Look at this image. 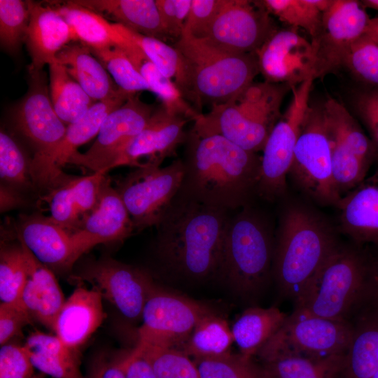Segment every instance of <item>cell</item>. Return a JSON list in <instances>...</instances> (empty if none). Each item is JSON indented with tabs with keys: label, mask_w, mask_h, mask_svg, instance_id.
I'll list each match as a JSON object with an SVG mask.
<instances>
[{
	"label": "cell",
	"mask_w": 378,
	"mask_h": 378,
	"mask_svg": "<svg viewBox=\"0 0 378 378\" xmlns=\"http://www.w3.org/2000/svg\"><path fill=\"white\" fill-rule=\"evenodd\" d=\"M27 1L30 14L24 43L31 57L28 69L38 71L57 62L58 53L76 38L53 6Z\"/></svg>",
	"instance_id": "24"
},
{
	"label": "cell",
	"mask_w": 378,
	"mask_h": 378,
	"mask_svg": "<svg viewBox=\"0 0 378 378\" xmlns=\"http://www.w3.org/2000/svg\"><path fill=\"white\" fill-rule=\"evenodd\" d=\"M155 110L153 105L139 98V94L133 95L106 116L90 148L85 153L76 152L68 164L93 172H109L122 148L144 130Z\"/></svg>",
	"instance_id": "15"
},
{
	"label": "cell",
	"mask_w": 378,
	"mask_h": 378,
	"mask_svg": "<svg viewBox=\"0 0 378 378\" xmlns=\"http://www.w3.org/2000/svg\"><path fill=\"white\" fill-rule=\"evenodd\" d=\"M276 29L260 1L225 0L202 38L233 53H255Z\"/></svg>",
	"instance_id": "16"
},
{
	"label": "cell",
	"mask_w": 378,
	"mask_h": 378,
	"mask_svg": "<svg viewBox=\"0 0 378 378\" xmlns=\"http://www.w3.org/2000/svg\"><path fill=\"white\" fill-rule=\"evenodd\" d=\"M122 366L125 378H158L151 363L137 344L123 355Z\"/></svg>",
	"instance_id": "54"
},
{
	"label": "cell",
	"mask_w": 378,
	"mask_h": 378,
	"mask_svg": "<svg viewBox=\"0 0 378 378\" xmlns=\"http://www.w3.org/2000/svg\"><path fill=\"white\" fill-rule=\"evenodd\" d=\"M123 355L112 356L101 354L90 363L84 378H125L122 366Z\"/></svg>",
	"instance_id": "53"
},
{
	"label": "cell",
	"mask_w": 378,
	"mask_h": 378,
	"mask_svg": "<svg viewBox=\"0 0 378 378\" xmlns=\"http://www.w3.org/2000/svg\"><path fill=\"white\" fill-rule=\"evenodd\" d=\"M122 48L148 84L150 91L157 95L162 102V106L168 113L193 121L201 114L185 99L176 85L159 71L135 43Z\"/></svg>",
	"instance_id": "36"
},
{
	"label": "cell",
	"mask_w": 378,
	"mask_h": 378,
	"mask_svg": "<svg viewBox=\"0 0 378 378\" xmlns=\"http://www.w3.org/2000/svg\"><path fill=\"white\" fill-rule=\"evenodd\" d=\"M92 52L110 73L118 87L123 91L136 94L140 91L150 90L148 84L121 47Z\"/></svg>",
	"instance_id": "44"
},
{
	"label": "cell",
	"mask_w": 378,
	"mask_h": 378,
	"mask_svg": "<svg viewBox=\"0 0 378 378\" xmlns=\"http://www.w3.org/2000/svg\"><path fill=\"white\" fill-rule=\"evenodd\" d=\"M370 19L360 1H332L323 15L318 34L311 41L317 58V78L344 66L351 46L365 34Z\"/></svg>",
	"instance_id": "17"
},
{
	"label": "cell",
	"mask_w": 378,
	"mask_h": 378,
	"mask_svg": "<svg viewBox=\"0 0 378 378\" xmlns=\"http://www.w3.org/2000/svg\"><path fill=\"white\" fill-rule=\"evenodd\" d=\"M178 194L227 211L251 204L257 196L261 157L219 135L188 132Z\"/></svg>",
	"instance_id": "1"
},
{
	"label": "cell",
	"mask_w": 378,
	"mask_h": 378,
	"mask_svg": "<svg viewBox=\"0 0 378 378\" xmlns=\"http://www.w3.org/2000/svg\"><path fill=\"white\" fill-rule=\"evenodd\" d=\"M370 246L372 250L368 249V266L365 288L353 316L359 313L378 314V245Z\"/></svg>",
	"instance_id": "52"
},
{
	"label": "cell",
	"mask_w": 378,
	"mask_h": 378,
	"mask_svg": "<svg viewBox=\"0 0 378 378\" xmlns=\"http://www.w3.org/2000/svg\"><path fill=\"white\" fill-rule=\"evenodd\" d=\"M336 228L312 205L290 200L274 235L272 278L281 295L293 301L340 244Z\"/></svg>",
	"instance_id": "3"
},
{
	"label": "cell",
	"mask_w": 378,
	"mask_h": 378,
	"mask_svg": "<svg viewBox=\"0 0 378 378\" xmlns=\"http://www.w3.org/2000/svg\"><path fill=\"white\" fill-rule=\"evenodd\" d=\"M194 362L200 378H262L258 365L240 354L195 358Z\"/></svg>",
	"instance_id": "45"
},
{
	"label": "cell",
	"mask_w": 378,
	"mask_h": 378,
	"mask_svg": "<svg viewBox=\"0 0 378 378\" xmlns=\"http://www.w3.org/2000/svg\"><path fill=\"white\" fill-rule=\"evenodd\" d=\"M34 378H46V374L39 372L34 375Z\"/></svg>",
	"instance_id": "58"
},
{
	"label": "cell",
	"mask_w": 378,
	"mask_h": 378,
	"mask_svg": "<svg viewBox=\"0 0 378 378\" xmlns=\"http://www.w3.org/2000/svg\"><path fill=\"white\" fill-rule=\"evenodd\" d=\"M351 322L354 332L342 378H371L378 370V314L359 313Z\"/></svg>",
	"instance_id": "32"
},
{
	"label": "cell",
	"mask_w": 378,
	"mask_h": 378,
	"mask_svg": "<svg viewBox=\"0 0 378 378\" xmlns=\"http://www.w3.org/2000/svg\"><path fill=\"white\" fill-rule=\"evenodd\" d=\"M364 7L378 10V0H364L361 1Z\"/></svg>",
	"instance_id": "57"
},
{
	"label": "cell",
	"mask_w": 378,
	"mask_h": 378,
	"mask_svg": "<svg viewBox=\"0 0 378 378\" xmlns=\"http://www.w3.org/2000/svg\"><path fill=\"white\" fill-rule=\"evenodd\" d=\"M34 367L52 378H84L79 351L67 346L55 335L34 331L24 344Z\"/></svg>",
	"instance_id": "31"
},
{
	"label": "cell",
	"mask_w": 378,
	"mask_h": 378,
	"mask_svg": "<svg viewBox=\"0 0 378 378\" xmlns=\"http://www.w3.org/2000/svg\"><path fill=\"white\" fill-rule=\"evenodd\" d=\"M229 211L178 194L156 225L157 256L177 278L200 281L218 276Z\"/></svg>",
	"instance_id": "2"
},
{
	"label": "cell",
	"mask_w": 378,
	"mask_h": 378,
	"mask_svg": "<svg viewBox=\"0 0 378 378\" xmlns=\"http://www.w3.org/2000/svg\"><path fill=\"white\" fill-rule=\"evenodd\" d=\"M133 95L135 94H124L96 102L80 118L67 125L64 139L55 150L32 172L38 192L46 195L69 176L63 172L62 167L68 164L71 155L78 151V147L98 134L104 120L111 111Z\"/></svg>",
	"instance_id": "19"
},
{
	"label": "cell",
	"mask_w": 378,
	"mask_h": 378,
	"mask_svg": "<svg viewBox=\"0 0 378 378\" xmlns=\"http://www.w3.org/2000/svg\"><path fill=\"white\" fill-rule=\"evenodd\" d=\"M224 3L225 0H192L182 35L204 38Z\"/></svg>",
	"instance_id": "47"
},
{
	"label": "cell",
	"mask_w": 378,
	"mask_h": 378,
	"mask_svg": "<svg viewBox=\"0 0 378 378\" xmlns=\"http://www.w3.org/2000/svg\"><path fill=\"white\" fill-rule=\"evenodd\" d=\"M15 230L36 258L52 272L70 270L80 258L72 234L50 216L20 214Z\"/></svg>",
	"instance_id": "21"
},
{
	"label": "cell",
	"mask_w": 378,
	"mask_h": 378,
	"mask_svg": "<svg viewBox=\"0 0 378 378\" xmlns=\"http://www.w3.org/2000/svg\"><path fill=\"white\" fill-rule=\"evenodd\" d=\"M344 66L360 80L378 86V44L364 34L351 46Z\"/></svg>",
	"instance_id": "46"
},
{
	"label": "cell",
	"mask_w": 378,
	"mask_h": 378,
	"mask_svg": "<svg viewBox=\"0 0 378 378\" xmlns=\"http://www.w3.org/2000/svg\"><path fill=\"white\" fill-rule=\"evenodd\" d=\"M288 314L275 307H250L231 328L239 354L252 359L284 324Z\"/></svg>",
	"instance_id": "34"
},
{
	"label": "cell",
	"mask_w": 378,
	"mask_h": 378,
	"mask_svg": "<svg viewBox=\"0 0 378 378\" xmlns=\"http://www.w3.org/2000/svg\"><path fill=\"white\" fill-rule=\"evenodd\" d=\"M290 89L287 84L253 82L234 98L200 114L191 130L200 136H222L257 153L281 116V106Z\"/></svg>",
	"instance_id": "5"
},
{
	"label": "cell",
	"mask_w": 378,
	"mask_h": 378,
	"mask_svg": "<svg viewBox=\"0 0 378 378\" xmlns=\"http://www.w3.org/2000/svg\"><path fill=\"white\" fill-rule=\"evenodd\" d=\"M371 378H378V370L373 374Z\"/></svg>",
	"instance_id": "59"
},
{
	"label": "cell",
	"mask_w": 378,
	"mask_h": 378,
	"mask_svg": "<svg viewBox=\"0 0 378 378\" xmlns=\"http://www.w3.org/2000/svg\"><path fill=\"white\" fill-rule=\"evenodd\" d=\"M213 312L204 303L157 285L144 307L138 341L180 349L197 323Z\"/></svg>",
	"instance_id": "13"
},
{
	"label": "cell",
	"mask_w": 378,
	"mask_h": 378,
	"mask_svg": "<svg viewBox=\"0 0 378 378\" xmlns=\"http://www.w3.org/2000/svg\"><path fill=\"white\" fill-rule=\"evenodd\" d=\"M17 239L16 243L2 240L1 242L0 300L4 303L21 304V295L27 278L25 252Z\"/></svg>",
	"instance_id": "41"
},
{
	"label": "cell",
	"mask_w": 378,
	"mask_h": 378,
	"mask_svg": "<svg viewBox=\"0 0 378 378\" xmlns=\"http://www.w3.org/2000/svg\"><path fill=\"white\" fill-rule=\"evenodd\" d=\"M134 231L130 216L107 175L97 207L81 228L72 234L77 252L80 257L97 244L122 241Z\"/></svg>",
	"instance_id": "22"
},
{
	"label": "cell",
	"mask_w": 378,
	"mask_h": 378,
	"mask_svg": "<svg viewBox=\"0 0 378 378\" xmlns=\"http://www.w3.org/2000/svg\"><path fill=\"white\" fill-rule=\"evenodd\" d=\"M17 237L24 248L28 267L21 304L32 320L52 330L57 314L66 300L53 272L38 260Z\"/></svg>",
	"instance_id": "27"
},
{
	"label": "cell",
	"mask_w": 378,
	"mask_h": 378,
	"mask_svg": "<svg viewBox=\"0 0 378 378\" xmlns=\"http://www.w3.org/2000/svg\"><path fill=\"white\" fill-rule=\"evenodd\" d=\"M184 176L178 159L161 167L136 168L118 178L115 186L132 219L134 230L156 226L177 195Z\"/></svg>",
	"instance_id": "11"
},
{
	"label": "cell",
	"mask_w": 378,
	"mask_h": 378,
	"mask_svg": "<svg viewBox=\"0 0 378 378\" xmlns=\"http://www.w3.org/2000/svg\"><path fill=\"white\" fill-rule=\"evenodd\" d=\"M49 66V90L54 109L66 125L80 118L96 102L57 62Z\"/></svg>",
	"instance_id": "37"
},
{
	"label": "cell",
	"mask_w": 378,
	"mask_h": 378,
	"mask_svg": "<svg viewBox=\"0 0 378 378\" xmlns=\"http://www.w3.org/2000/svg\"><path fill=\"white\" fill-rule=\"evenodd\" d=\"M28 198L21 192L0 184V211L1 213L25 206Z\"/></svg>",
	"instance_id": "55"
},
{
	"label": "cell",
	"mask_w": 378,
	"mask_h": 378,
	"mask_svg": "<svg viewBox=\"0 0 378 378\" xmlns=\"http://www.w3.org/2000/svg\"><path fill=\"white\" fill-rule=\"evenodd\" d=\"M34 369L24 346L6 344L0 349V378H34Z\"/></svg>",
	"instance_id": "48"
},
{
	"label": "cell",
	"mask_w": 378,
	"mask_h": 378,
	"mask_svg": "<svg viewBox=\"0 0 378 378\" xmlns=\"http://www.w3.org/2000/svg\"><path fill=\"white\" fill-rule=\"evenodd\" d=\"M27 84L25 95L13 111V122L32 149V173L62 142L67 126L54 109L44 70L28 69Z\"/></svg>",
	"instance_id": "12"
},
{
	"label": "cell",
	"mask_w": 378,
	"mask_h": 378,
	"mask_svg": "<svg viewBox=\"0 0 378 378\" xmlns=\"http://www.w3.org/2000/svg\"><path fill=\"white\" fill-rule=\"evenodd\" d=\"M32 156L18 139L1 127L0 131V184L25 196L38 192L32 178Z\"/></svg>",
	"instance_id": "38"
},
{
	"label": "cell",
	"mask_w": 378,
	"mask_h": 378,
	"mask_svg": "<svg viewBox=\"0 0 378 378\" xmlns=\"http://www.w3.org/2000/svg\"><path fill=\"white\" fill-rule=\"evenodd\" d=\"M288 178L313 202L337 208L341 197L333 181L331 144L323 104H310L309 107Z\"/></svg>",
	"instance_id": "8"
},
{
	"label": "cell",
	"mask_w": 378,
	"mask_h": 378,
	"mask_svg": "<svg viewBox=\"0 0 378 378\" xmlns=\"http://www.w3.org/2000/svg\"><path fill=\"white\" fill-rule=\"evenodd\" d=\"M368 266V248L340 243L299 293L294 309L351 321L363 296Z\"/></svg>",
	"instance_id": "6"
},
{
	"label": "cell",
	"mask_w": 378,
	"mask_h": 378,
	"mask_svg": "<svg viewBox=\"0 0 378 378\" xmlns=\"http://www.w3.org/2000/svg\"><path fill=\"white\" fill-rule=\"evenodd\" d=\"M353 332L351 321L326 318L294 309L256 356L263 360L279 355L323 358L346 354Z\"/></svg>",
	"instance_id": "9"
},
{
	"label": "cell",
	"mask_w": 378,
	"mask_h": 378,
	"mask_svg": "<svg viewBox=\"0 0 378 378\" xmlns=\"http://www.w3.org/2000/svg\"><path fill=\"white\" fill-rule=\"evenodd\" d=\"M108 171L87 176H69L44 195L50 205V217L71 234L79 230L97 207Z\"/></svg>",
	"instance_id": "23"
},
{
	"label": "cell",
	"mask_w": 378,
	"mask_h": 378,
	"mask_svg": "<svg viewBox=\"0 0 378 378\" xmlns=\"http://www.w3.org/2000/svg\"><path fill=\"white\" fill-rule=\"evenodd\" d=\"M102 300L93 289L76 288L57 314L55 335L69 348L79 351L106 318Z\"/></svg>",
	"instance_id": "26"
},
{
	"label": "cell",
	"mask_w": 378,
	"mask_h": 378,
	"mask_svg": "<svg viewBox=\"0 0 378 378\" xmlns=\"http://www.w3.org/2000/svg\"><path fill=\"white\" fill-rule=\"evenodd\" d=\"M148 358L158 378H200L194 360L173 347L137 342Z\"/></svg>",
	"instance_id": "42"
},
{
	"label": "cell",
	"mask_w": 378,
	"mask_h": 378,
	"mask_svg": "<svg viewBox=\"0 0 378 378\" xmlns=\"http://www.w3.org/2000/svg\"><path fill=\"white\" fill-rule=\"evenodd\" d=\"M27 1L0 0L1 48L11 55H17L24 42L29 20Z\"/></svg>",
	"instance_id": "43"
},
{
	"label": "cell",
	"mask_w": 378,
	"mask_h": 378,
	"mask_svg": "<svg viewBox=\"0 0 378 378\" xmlns=\"http://www.w3.org/2000/svg\"><path fill=\"white\" fill-rule=\"evenodd\" d=\"M32 318L20 303H0V344L18 335Z\"/></svg>",
	"instance_id": "50"
},
{
	"label": "cell",
	"mask_w": 378,
	"mask_h": 378,
	"mask_svg": "<svg viewBox=\"0 0 378 378\" xmlns=\"http://www.w3.org/2000/svg\"><path fill=\"white\" fill-rule=\"evenodd\" d=\"M354 106L368 131L378 158V89L356 94L354 99Z\"/></svg>",
	"instance_id": "51"
},
{
	"label": "cell",
	"mask_w": 378,
	"mask_h": 378,
	"mask_svg": "<svg viewBox=\"0 0 378 378\" xmlns=\"http://www.w3.org/2000/svg\"><path fill=\"white\" fill-rule=\"evenodd\" d=\"M120 28L141 48L159 71L176 85L185 99L202 113L198 109L192 90L189 66L179 50L164 41L142 35L122 24H120Z\"/></svg>",
	"instance_id": "33"
},
{
	"label": "cell",
	"mask_w": 378,
	"mask_h": 378,
	"mask_svg": "<svg viewBox=\"0 0 378 378\" xmlns=\"http://www.w3.org/2000/svg\"><path fill=\"white\" fill-rule=\"evenodd\" d=\"M233 342L227 321L213 312L197 323L180 350L195 359L219 356L231 353Z\"/></svg>",
	"instance_id": "39"
},
{
	"label": "cell",
	"mask_w": 378,
	"mask_h": 378,
	"mask_svg": "<svg viewBox=\"0 0 378 378\" xmlns=\"http://www.w3.org/2000/svg\"><path fill=\"white\" fill-rule=\"evenodd\" d=\"M346 354L323 358L279 355L261 360L262 378H342Z\"/></svg>",
	"instance_id": "35"
},
{
	"label": "cell",
	"mask_w": 378,
	"mask_h": 378,
	"mask_svg": "<svg viewBox=\"0 0 378 378\" xmlns=\"http://www.w3.org/2000/svg\"><path fill=\"white\" fill-rule=\"evenodd\" d=\"M54 7L70 25L76 41L92 51L125 47L134 43L117 29L115 23L74 1H66Z\"/></svg>",
	"instance_id": "30"
},
{
	"label": "cell",
	"mask_w": 378,
	"mask_h": 378,
	"mask_svg": "<svg viewBox=\"0 0 378 378\" xmlns=\"http://www.w3.org/2000/svg\"><path fill=\"white\" fill-rule=\"evenodd\" d=\"M333 0H262L270 13L293 29H302L312 40L318 34L323 13Z\"/></svg>",
	"instance_id": "40"
},
{
	"label": "cell",
	"mask_w": 378,
	"mask_h": 378,
	"mask_svg": "<svg viewBox=\"0 0 378 378\" xmlns=\"http://www.w3.org/2000/svg\"><path fill=\"white\" fill-rule=\"evenodd\" d=\"M71 279L90 284L92 289L132 321L141 318L145 303L157 286L148 272L111 258L88 263Z\"/></svg>",
	"instance_id": "14"
},
{
	"label": "cell",
	"mask_w": 378,
	"mask_h": 378,
	"mask_svg": "<svg viewBox=\"0 0 378 378\" xmlns=\"http://www.w3.org/2000/svg\"><path fill=\"white\" fill-rule=\"evenodd\" d=\"M97 13L106 14L142 35L163 41L167 37L155 0H74Z\"/></svg>",
	"instance_id": "29"
},
{
	"label": "cell",
	"mask_w": 378,
	"mask_h": 378,
	"mask_svg": "<svg viewBox=\"0 0 378 378\" xmlns=\"http://www.w3.org/2000/svg\"><path fill=\"white\" fill-rule=\"evenodd\" d=\"M365 35L378 44V17L370 19Z\"/></svg>",
	"instance_id": "56"
},
{
	"label": "cell",
	"mask_w": 378,
	"mask_h": 378,
	"mask_svg": "<svg viewBox=\"0 0 378 378\" xmlns=\"http://www.w3.org/2000/svg\"><path fill=\"white\" fill-rule=\"evenodd\" d=\"M57 62L95 102L128 94L118 87L90 48L80 42L73 41L65 46L58 53Z\"/></svg>",
	"instance_id": "28"
},
{
	"label": "cell",
	"mask_w": 378,
	"mask_h": 378,
	"mask_svg": "<svg viewBox=\"0 0 378 378\" xmlns=\"http://www.w3.org/2000/svg\"><path fill=\"white\" fill-rule=\"evenodd\" d=\"M266 82L295 87L317 78V58L312 41L295 29H276L255 52Z\"/></svg>",
	"instance_id": "18"
},
{
	"label": "cell",
	"mask_w": 378,
	"mask_h": 378,
	"mask_svg": "<svg viewBox=\"0 0 378 378\" xmlns=\"http://www.w3.org/2000/svg\"><path fill=\"white\" fill-rule=\"evenodd\" d=\"M274 251L270 221L246 206L228 220L218 276L239 298L255 300L272 277Z\"/></svg>",
	"instance_id": "4"
},
{
	"label": "cell",
	"mask_w": 378,
	"mask_h": 378,
	"mask_svg": "<svg viewBox=\"0 0 378 378\" xmlns=\"http://www.w3.org/2000/svg\"><path fill=\"white\" fill-rule=\"evenodd\" d=\"M188 120L168 113L161 105L154 111L144 130L122 148L114 167H160L180 144H185L188 136L185 126Z\"/></svg>",
	"instance_id": "20"
},
{
	"label": "cell",
	"mask_w": 378,
	"mask_h": 378,
	"mask_svg": "<svg viewBox=\"0 0 378 378\" xmlns=\"http://www.w3.org/2000/svg\"><path fill=\"white\" fill-rule=\"evenodd\" d=\"M162 23L167 36H182L192 0H155Z\"/></svg>",
	"instance_id": "49"
},
{
	"label": "cell",
	"mask_w": 378,
	"mask_h": 378,
	"mask_svg": "<svg viewBox=\"0 0 378 378\" xmlns=\"http://www.w3.org/2000/svg\"><path fill=\"white\" fill-rule=\"evenodd\" d=\"M174 46L189 66L200 111L204 102L213 106L234 98L260 73L255 53L227 52L188 35H182Z\"/></svg>",
	"instance_id": "7"
},
{
	"label": "cell",
	"mask_w": 378,
	"mask_h": 378,
	"mask_svg": "<svg viewBox=\"0 0 378 378\" xmlns=\"http://www.w3.org/2000/svg\"><path fill=\"white\" fill-rule=\"evenodd\" d=\"M314 79L292 88V99L281 114L262 150L257 196L267 202L285 197L293 152L308 111Z\"/></svg>",
	"instance_id": "10"
},
{
	"label": "cell",
	"mask_w": 378,
	"mask_h": 378,
	"mask_svg": "<svg viewBox=\"0 0 378 378\" xmlns=\"http://www.w3.org/2000/svg\"><path fill=\"white\" fill-rule=\"evenodd\" d=\"M337 208L339 232L356 244L378 245V167L343 196Z\"/></svg>",
	"instance_id": "25"
}]
</instances>
